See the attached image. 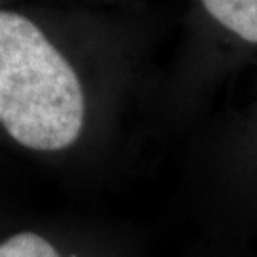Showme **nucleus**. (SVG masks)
Returning <instances> with one entry per match:
<instances>
[{
    "instance_id": "obj_1",
    "label": "nucleus",
    "mask_w": 257,
    "mask_h": 257,
    "mask_svg": "<svg viewBox=\"0 0 257 257\" xmlns=\"http://www.w3.org/2000/svg\"><path fill=\"white\" fill-rule=\"evenodd\" d=\"M0 124L19 145L61 151L84 124L80 80L33 21L0 10Z\"/></svg>"
},
{
    "instance_id": "obj_3",
    "label": "nucleus",
    "mask_w": 257,
    "mask_h": 257,
    "mask_svg": "<svg viewBox=\"0 0 257 257\" xmlns=\"http://www.w3.org/2000/svg\"><path fill=\"white\" fill-rule=\"evenodd\" d=\"M0 257H59V253L40 234L19 232L0 242Z\"/></svg>"
},
{
    "instance_id": "obj_2",
    "label": "nucleus",
    "mask_w": 257,
    "mask_h": 257,
    "mask_svg": "<svg viewBox=\"0 0 257 257\" xmlns=\"http://www.w3.org/2000/svg\"><path fill=\"white\" fill-rule=\"evenodd\" d=\"M208 14L225 29L257 42V0H202Z\"/></svg>"
}]
</instances>
